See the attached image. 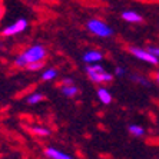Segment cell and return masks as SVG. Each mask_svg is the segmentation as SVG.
<instances>
[{
    "instance_id": "obj_18",
    "label": "cell",
    "mask_w": 159,
    "mask_h": 159,
    "mask_svg": "<svg viewBox=\"0 0 159 159\" xmlns=\"http://www.w3.org/2000/svg\"><path fill=\"white\" fill-rule=\"evenodd\" d=\"M133 79H135L136 82H139V83H142L143 86H148V85H149V82H148V80H145V79H142L141 76H133Z\"/></svg>"
},
{
    "instance_id": "obj_6",
    "label": "cell",
    "mask_w": 159,
    "mask_h": 159,
    "mask_svg": "<svg viewBox=\"0 0 159 159\" xmlns=\"http://www.w3.org/2000/svg\"><path fill=\"white\" fill-rule=\"evenodd\" d=\"M102 57H103V55L98 50H89L83 55V62L88 63V65H99Z\"/></svg>"
},
{
    "instance_id": "obj_11",
    "label": "cell",
    "mask_w": 159,
    "mask_h": 159,
    "mask_svg": "<svg viewBox=\"0 0 159 159\" xmlns=\"http://www.w3.org/2000/svg\"><path fill=\"white\" fill-rule=\"evenodd\" d=\"M56 76H57V70L53 69V67H49V69H46V70L42 73V79H43V80H52Z\"/></svg>"
},
{
    "instance_id": "obj_12",
    "label": "cell",
    "mask_w": 159,
    "mask_h": 159,
    "mask_svg": "<svg viewBox=\"0 0 159 159\" xmlns=\"http://www.w3.org/2000/svg\"><path fill=\"white\" fill-rule=\"evenodd\" d=\"M27 103H30V105H34V103H39V102H42L43 100V95L42 93H39V92H34V93H32L30 96H27Z\"/></svg>"
},
{
    "instance_id": "obj_10",
    "label": "cell",
    "mask_w": 159,
    "mask_h": 159,
    "mask_svg": "<svg viewBox=\"0 0 159 159\" xmlns=\"http://www.w3.org/2000/svg\"><path fill=\"white\" fill-rule=\"evenodd\" d=\"M60 90H62V93L65 95V96H67V98H75L76 95H78V88L75 85H72V86H62L60 88Z\"/></svg>"
},
{
    "instance_id": "obj_14",
    "label": "cell",
    "mask_w": 159,
    "mask_h": 159,
    "mask_svg": "<svg viewBox=\"0 0 159 159\" xmlns=\"http://www.w3.org/2000/svg\"><path fill=\"white\" fill-rule=\"evenodd\" d=\"M129 132L135 136H143L145 135V129L142 126H138V125H130L129 126Z\"/></svg>"
},
{
    "instance_id": "obj_8",
    "label": "cell",
    "mask_w": 159,
    "mask_h": 159,
    "mask_svg": "<svg viewBox=\"0 0 159 159\" xmlns=\"http://www.w3.org/2000/svg\"><path fill=\"white\" fill-rule=\"evenodd\" d=\"M122 19L126 20L129 23H139L142 22V16L136 11H132V10H128V11H123L122 13Z\"/></svg>"
},
{
    "instance_id": "obj_19",
    "label": "cell",
    "mask_w": 159,
    "mask_h": 159,
    "mask_svg": "<svg viewBox=\"0 0 159 159\" xmlns=\"http://www.w3.org/2000/svg\"><path fill=\"white\" fill-rule=\"evenodd\" d=\"M73 85V80H72L70 78H65L62 82V86H72Z\"/></svg>"
},
{
    "instance_id": "obj_5",
    "label": "cell",
    "mask_w": 159,
    "mask_h": 159,
    "mask_svg": "<svg viewBox=\"0 0 159 159\" xmlns=\"http://www.w3.org/2000/svg\"><path fill=\"white\" fill-rule=\"evenodd\" d=\"M27 27V20L26 19H17L13 25H10V26L7 27H4L3 32H2V34L3 36H15V34H19V33H22L23 30H26Z\"/></svg>"
},
{
    "instance_id": "obj_4",
    "label": "cell",
    "mask_w": 159,
    "mask_h": 159,
    "mask_svg": "<svg viewBox=\"0 0 159 159\" xmlns=\"http://www.w3.org/2000/svg\"><path fill=\"white\" fill-rule=\"evenodd\" d=\"M129 52L130 55H133L135 57H138L139 60H143V62L149 63V65H158V57H155L153 55L145 50V49H141V48H136V46H130L129 48Z\"/></svg>"
},
{
    "instance_id": "obj_21",
    "label": "cell",
    "mask_w": 159,
    "mask_h": 159,
    "mask_svg": "<svg viewBox=\"0 0 159 159\" xmlns=\"http://www.w3.org/2000/svg\"><path fill=\"white\" fill-rule=\"evenodd\" d=\"M3 11H4V9H3V4L0 3V19H2V16H3Z\"/></svg>"
},
{
    "instance_id": "obj_1",
    "label": "cell",
    "mask_w": 159,
    "mask_h": 159,
    "mask_svg": "<svg viewBox=\"0 0 159 159\" xmlns=\"http://www.w3.org/2000/svg\"><path fill=\"white\" fill-rule=\"evenodd\" d=\"M86 73L90 78V80L95 82V83H109L113 79V75L107 73L103 69V66H100V65L86 66Z\"/></svg>"
},
{
    "instance_id": "obj_22",
    "label": "cell",
    "mask_w": 159,
    "mask_h": 159,
    "mask_svg": "<svg viewBox=\"0 0 159 159\" xmlns=\"http://www.w3.org/2000/svg\"><path fill=\"white\" fill-rule=\"evenodd\" d=\"M156 80H158V83H159V72L156 73Z\"/></svg>"
},
{
    "instance_id": "obj_2",
    "label": "cell",
    "mask_w": 159,
    "mask_h": 159,
    "mask_svg": "<svg viewBox=\"0 0 159 159\" xmlns=\"http://www.w3.org/2000/svg\"><path fill=\"white\" fill-rule=\"evenodd\" d=\"M86 27H88L90 33L99 37H111L112 33H113V30L99 19H89L88 23H86Z\"/></svg>"
},
{
    "instance_id": "obj_20",
    "label": "cell",
    "mask_w": 159,
    "mask_h": 159,
    "mask_svg": "<svg viewBox=\"0 0 159 159\" xmlns=\"http://www.w3.org/2000/svg\"><path fill=\"white\" fill-rule=\"evenodd\" d=\"M115 75H116V76H123V75H125V70H123L122 67H116Z\"/></svg>"
},
{
    "instance_id": "obj_3",
    "label": "cell",
    "mask_w": 159,
    "mask_h": 159,
    "mask_svg": "<svg viewBox=\"0 0 159 159\" xmlns=\"http://www.w3.org/2000/svg\"><path fill=\"white\" fill-rule=\"evenodd\" d=\"M22 55L26 60L27 66H29V65H33V63H42L46 59V49L40 44H34V46L27 49L26 52H23Z\"/></svg>"
},
{
    "instance_id": "obj_7",
    "label": "cell",
    "mask_w": 159,
    "mask_h": 159,
    "mask_svg": "<svg viewBox=\"0 0 159 159\" xmlns=\"http://www.w3.org/2000/svg\"><path fill=\"white\" fill-rule=\"evenodd\" d=\"M44 155L50 159H75L73 156L67 155V153H65V152H62V151H57L56 148H52V146H50V148H46Z\"/></svg>"
},
{
    "instance_id": "obj_16",
    "label": "cell",
    "mask_w": 159,
    "mask_h": 159,
    "mask_svg": "<svg viewBox=\"0 0 159 159\" xmlns=\"http://www.w3.org/2000/svg\"><path fill=\"white\" fill-rule=\"evenodd\" d=\"M148 52L151 55H153L155 57H159V48H155V46H149L148 48Z\"/></svg>"
},
{
    "instance_id": "obj_9",
    "label": "cell",
    "mask_w": 159,
    "mask_h": 159,
    "mask_svg": "<svg viewBox=\"0 0 159 159\" xmlns=\"http://www.w3.org/2000/svg\"><path fill=\"white\" fill-rule=\"evenodd\" d=\"M98 98H99V100L102 102L103 105H109L112 102V96L111 93H109V90H107L106 88H99L98 89Z\"/></svg>"
},
{
    "instance_id": "obj_17",
    "label": "cell",
    "mask_w": 159,
    "mask_h": 159,
    "mask_svg": "<svg viewBox=\"0 0 159 159\" xmlns=\"http://www.w3.org/2000/svg\"><path fill=\"white\" fill-rule=\"evenodd\" d=\"M42 66H43V63H33V65H29L27 69L29 70H39V69H42Z\"/></svg>"
},
{
    "instance_id": "obj_13",
    "label": "cell",
    "mask_w": 159,
    "mask_h": 159,
    "mask_svg": "<svg viewBox=\"0 0 159 159\" xmlns=\"http://www.w3.org/2000/svg\"><path fill=\"white\" fill-rule=\"evenodd\" d=\"M32 132L37 136H49L50 135V130L48 128H40V126H33L32 128Z\"/></svg>"
},
{
    "instance_id": "obj_15",
    "label": "cell",
    "mask_w": 159,
    "mask_h": 159,
    "mask_svg": "<svg viewBox=\"0 0 159 159\" xmlns=\"http://www.w3.org/2000/svg\"><path fill=\"white\" fill-rule=\"evenodd\" d=\"M15 65L17 67H27V63H26V60H25V57H23V55H19L17 57H16Z\"/></svg>"
}]
</instances>
